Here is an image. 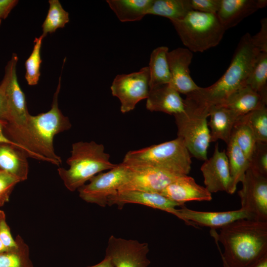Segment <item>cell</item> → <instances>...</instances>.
Returning a JSON list of instances; mask_svg holds the SVG:
<instances>
[{"label": "cell", "instance_id": "6da1fadb", "mask_svg": "<svg viewBox=\"0 0 267 267\" xmlns=\"http://www.w3.org/2000/svg\"><path fill=\"white\" fill-rule=\"evenodd\" d=\"M210 233L230 267H248L267 255V222L235 221Z\"/></svg>", "mask_w": 267, "mask_h": 267}, {"label": "cell", "instance_id": "7a4b0ae2", "mask_svg": "<svg viewBox=\"0 0 267 267\" xmlns=\"http://www.w3.org/2000/svg\"><path fill=\"white\" fill-rule=\"evenodd\" d=\"M260 52L253 44L252 36L249 33L244 34L223 75L212 85L206 88L200 87L187 94L186 99L198 106L208 109L211 106L222 104L233 92L246 86Z\"/></svg>", "mask_w": 267, "mask_h": 267}, {"label": "cell", "instance_id": "3957f363", "mask_svg": "<svg viewBox=\"0 0 267 267\" xmlns=\"http://www.w3.org/2000/svg\"><path fill=\"white\" fill-rule=\"evenodd\" d=\"M61 82L60 76L50 109L36 116L29 115L25 132L19 142L28 157L58 166L62 161L54 151V137L72 127L69 118L63 114L58 107Z\"/></svg>", "mask_w": 267, "mask_h": 267}, {"label": "cell", "instance_id": "277c9868", "mask_svg": "<svg viewBox=\"0 0 267 267\" xmlns=\"http://www.w3.org/2000/svg\"><path fill=\"white\" fill-rule=\"evenodd\" d=\"M71 152L66 161L69 168L57 169L65 186L70 191L78 190L94 176L117 165L110 162V155L104 151L103 145L94 141L75 142Z\"/></svg>", "mask_w": 267, "mask_h": 267}, {"label": "cell", "instance_id": "5b68a950", "mask_svg": "<svg viewBox=\"0 0 267 267\" xmlns=\"http://www.w3.org/2000/svg\"><path fill=\"white\" fill-rule=\"evenodd\" d=\"M122 163L128 165L147 166L178 175L190 171V154L180 138L126 153Z\"/></svg>", "mask_w": 267, "mask_h": 267}, {"label": "cell", "instance_id": "8992f818", "mask_svg": "<svg viewBox=\"0 0 267 267\" xmlns=\"http://www.w3.org/2000/svg\"><path fill=\"white\" fill-rule=\"evenodd\" d=\"M170 20L183 44L192 52L217 46L226 31L217 14L191 10L182 19Z\"/></svg>", "mask_w": 267, "mask_h": 267}, {"label": "cell", "instance_id": "52a82bcc", "mask_svg": "<svg viewBox=\"0 0 267 267\" xmlns=\"http://www.w3.org/2000/svg\"><path fill=\"white\" fill-rule=\"evenodd\" d=\"M183 112L174 116L178 129V137L183 141L189 153L205 161L210 142L207 118L209 109L201 107L184 99Z\"/></svg>", "mask_w": 267, "mask_h": 267}, {"label": "cell", "instance_id": "ba28073f", "mask_svg": "<svg viewBox=\"0 0 267 267\" xmlns=\"http://www.w3.org/2000/svg\"><path fill=\"white\" fill-rule=\"evenodd\" d=\"M242 188L238 193L241 209L248 220L267 222V176L249 167L241 181Z\"/></svg>", "mask_w": 267, "mask_h": 267}, {"label": "cell", "instance_id": "9c48e42d", "mask_svg": "<svg viewBox=\"0 0 267 267\" xmlns=\"http://www.w3.org/2000/svg\"><path fill=\"white\" fill-rule=\"evenodd\" d=\"M149 71L148 66L138 71L117 75L114 78L111 90L121 103L120 110L128 113L135 108L140 101L147 98L150 90Z\"/></svg>", "mask_w": 267, "mask_h": 267}, {"label": "cell", "instance_id": "30bf717a", "mask_svg": "<svg viewBox=\"0 0 267 267\" xmlns=\"http://www.w3.org/2000/svg\"><path fill=\"white\" fill-rule=\"evenodd\" d=\"M127 171V165L122 162L107 172L97 174L89 183L78 189L80 197L88 203L106 207L108 198L116 193L123 183Z\"/></svg>", "mask_w": 267, "mask_h": 267}, {"label": "cell", "instance_id": "8fae6325", "mask_svg": "<svg viewBox=\"0 0 267 267\" xmlns=\"http://www.w3.org/2000/svg\"><path fill=\"white\" fill-rule=\"evenodd\" d=\"M126 165L127 174L118 191L138 190L160 193L170 183L182 176L150 166Z\"/></svg>", "mask_w": 267, "mask_h": 267}, {"label": "cell", "instance_id": "7c38bea8", "mask_svg": "<svg viewBox=\"0 0 267 267\" xmlns=\"http://www.w3.org/2000/svg\"><path fill=\"white\" fill-rule=\"evenodd\" d=\"M18 60V56L14 53V60L6 88L9 120L4 126V132L8 135H17L24 132L30 115L25 94L17 79L16 65Z\"/></svg>", "mask_w": 267, "mask_h": 267}, {"label": "cell", "instance_id": "4fadbf2b", "mask_svg": "<svg viewBox=\"0 0 267 267\" xmlns=\"http://www.w3.org/2000/svg\"><path fill=\"white\" fill-rule=\"evenodd\" d=\"M149 251L147 243L111 235L105 256L114 267H147L150 264L147 258Z\"/></svg>", "mask_w": 267, "mask_h": 267}, {"label": "cell", "instance_id": "5bb4252c", "mask_svg": "<svg viewBox=\"0 0 267 267\" xmlns=\"http://www.w3.org/2000/svg\"><path fill=\"white\" fill-rule=\"evenodd\" d=\"M206 188L211 193L226 191L229 194L231 178L225 151H220L218 143L212 156L205 161L200 168Z\"/></svg>", "mask_w": 267, "mask_h": 267}, {"label": "cell", "instance_id": "9a60e30c", "mask_svg": "<svg viewBox=\"0 0 267 267\" xmlns=\"http://www.w3.org/2000/svg\"><path fill=\"white\" fill-rule=\"evenodd\" d=\"M192 58L193 52L187 48L178 47L167 54L171 76L170 84L178 92L186 95L200 88L190 74L189 66Z\"/></svg>", "mask_w": 267, "mask_h": 267}, {"label": "cell", "instance_id": "2e32d148", "mask_svg": "<svg viewBox=\"0 0 267 267\" xmlns=\"http://www.w3.org/2000/svg\"><path fill=\"white\" fill-rule=\"evenodd\" d=\"M131 203L159 209L175 216L177 212L176 207L183 206L160 193L138 190L118 191L110 196L107 200V205H116L119 209H122L125 204Z\"/></svg>", "mask_w": 267, "mask_h": 267}, {"label": "cell", "instance_id": "e0dca14e", "mask_svg": "<svg viewBox=\"0 0 267 267\" xmlns=\"http://www.w3.org/2000/svg\"><path fill=\"white\" fill-rule=\"evenodd\" d=\"M177 209L175 216L189 225L207 226L212 229L221 228L235 221L248 219L246 213L239 210L224 212H203L195 211L184 205Z\"/></svg>", "mask_w": 267, "mask_h": 267}, {"label": "cell", "instance_id": "ac0fdd59", "mask_svg": "<svg viewBox=\"0 0 267 267\" xmlns=\"http://www.w3.org/2000/svg\"><path fill=\"white\" fill-rule=\"evenodd\" d=\"M160 194L182 206L189 201H210L212 199L211 193L205 187L198 184L193 178L187 175L177 178Z\"/></svg>", "mask_w": 267, "mask_h": 267}, {"label": "cell", "instance_id": "d6986e66", "mask_svg": "<svg viewBox=\"0 0 267 267\" xmlns=\"http://www.w3.org/2000/svg\"><path fill=\"white\" fill-rule=\"evenodd\" d=\"M146 99V109L151 112L175 115L183 112L185 110L184 99L170 84L150 89Z\"/></svg>", "mask_w": 267, "mask_h": 267}, {"label": "cell", "instance_id": "ffe728a7", "mask_svg": "<svg viewBox=\"0 0 267 267\" xmlns=\"http://www.w3.org/2000/svg\"><path fill=\"white\" fill-rule=\"evenodd\" d=\"M267 4V0H221L217 15L226 30Z\"/></svg>", "mask_w": 267, "mask_h": 267}, {"label": "cell", "instance_id": "44dd1931", "mask_svg": "<svg viewBox=\"0 0 267 267\" xmlns=\"http://www.w3.org/2000/svg\"><path fill=\"white\" fill-rule=\"evenodd\" d=\"M267 100L245 86L231 94L221 105L230 110L238 119L249 113L267 106Z\"/></svg>", "mask_w": 267, "mask_h": 267}, {"label": "cell", "instance_id": "7402d4cb", "mask_svg": "<svg viewBox=\"0 0 267 267\" xmlns=\"http://www.w3.org/2000/svg\"><path fill=\"white\" fill-rule=\"evenodd\" d=\"M27 156L18 147L7 143H0V170L19 179L26 180L29 173Z\"/></svg>", "mask_w": 267, "mask_h": 267}, {"label": "cell", "instance_id": "603a6c76", "mask_svg": "<svg viewBox=\"0 0 267 267\" xmlns=\"http://www.w3.org/2000/svg\"><path fill=\"white\" fill-rule=\"evenodd\" d=\"M209 117L210 120L208 126L211 129L210 142L222 139L227 144L237 117L230 110L221 105L210 107Z\"/></svg>", "mask_w": 267, "mask_h": 267}, {"label": "cell", "instance_id": "cb8c5ba5", "mask_svg": "<svg viewBox=\"0 0 267 267\" xmlns=\"http://www.w3.org/2000/svg\"><path fill=\"white\" fill-rule=\"evenodd\" d=\"M154 0H107L106 2L122 22L141 20L148 14Z\"/></svg>", "mask_w": 267, "mask_h": 267}, {"label": "cell", "instance_id": "d4e9b609", "mask_svg": "<svg viewBox=\"0 0 267 267\" xmlns=\"http://www.w3.org/2000/svg\"><path fill=\"white\" fill-rule=\"evenodd\" d=\"M227 146L225 153L231 178L229 194H232L236 191L237 184L243 180L250 162L232 137Z\"/></svg>", "mask_w": 267, "mask_h": 267}, {"label": "cell", "instance_id": "484cf974", "mask_svg": "<svg viewBox=\"0 0 267 267\" xmlns=\"http://www.w3.org/2000/svg\"><path fill=\"white\" fill-rule=\"evenodd\" d=\"M168 52L167 46H160L154 49L151 53L148 66L150 89L171 82V76L167 59Z\"/></svg>", "mask_w": 267, "mask_h": 267}, {"label": "cell", "instance_id": "4316f807", "mask_svg": "<svg viewBox=\"0 0 267 267\" xmlns=\"http://www.w3.org/2000/svg\"><path fill=\"white\" fill-rule=\"evenodd\" d=\"M191 10L190 0H154L148 14L180 20Z\"/></svg>", "mask_w": 267, "mask_h": 267}, {"label": "cell", "instance_id": "83f0119b", "mask_svg": "<svg viewBox=\"0 0 267 267\" xmlns=\"http://www.w3.org/2000/svg\"><path fill=\"white\" fill-rule=\"evenodd\" d=\"M15 248L0 253V267H34L28 245L18 235Z\"/></svg>", "mask_w": 267, "mask_h": 267}, {"label": "cell", "instance_id": "f1b7e54d", "mask_svg": "<svg viewBox=\"0 0 267 267\" xmlns=\"http://www.w3.org/2000/svg\"><path fill=\"white\" fill-rule=\"evenodd\" d=\"M246 86L267 100V52H260L258 54Z\"/></svg>", "mask_w": 267, "mask_h": 267}, {"label": "cell", "instance_id": "f546056e", "mask_svg": "<svg viewBox=\"0 0 267 267\" xmlns=\"http://www.w3.org/2000/svg\"><path fill=\"white\" fill-rule=\"evenodd\" d=\"M49 8L42 25V35L44 38L48 34L62 28L69 22V14L62 7L58 0H48Z\"/></svg>", "mask_w": 267, "mask_h": 267}, {"label": "cell", "instance_id": "4dcf8cb0", "mask_svg": "<svg viewBox=\"0 0 267 267\" xmlns=\"http://www.w3.org/2000/svg\"><path fill=\"white\" fill-rule=\"evenodd\" d=\"M231 137L234 139L250 161L257 140L253 131L243 116L238 118L234 123Z\"/></svg>", "mask_w": 267, "mask_h": 267}, {"label": "cell", "instance_id": "1f68e13d", "mask_svg": "<svg viewBox=\"0 0 267 267\" xmlns=\"http://www.w3.org/2000/svg\"><path fill=\"white\" fill-rule=\"evenodd\" d=\"M44 38L41 35L39 37L35 39L32 51L25 61V78L29 86H35L39 83L42 63L41 51Z\"/></svg>", "mask_w": 267, "mask_h": 267}, {"label": "cell", "instance_id": "d6a6232c", "mask_svg": "<svg viewBox=\"0 0 267 267\" xmlns=\"http://www.w3.org/2000/svg\"><path fill=\"white\" fill-rule=\"evenodd\" d=\"M253 131L257 141L267 143V106L243 116Z\"/></svg>", "mask_w": 267, "mask_h": 267}, {"label": "cell", "instance_id": "836d02e7", "mask_svg": "<svg viewBox=\"0 0 267 267\" xmlns=\"http://www.w3.org/2000/svg\"><path fill=\"white\" fill-rule=\"evenodd\" d=\"M249 162L250 168L267 176V143L256 142Z\"/></svg>", "mask_w": 267, "mask_h": 267}, {"label": "cell", "instance_id": "e575fe53", "mask_svg": "<svg viewBox=\"0 0 267 267\" xmlns=\"http://www.w3.org/2000/svg\"><path fill=\"white\" fill-rule=\"evenodd\" d=\"M14 60V53L5 68L3 78L0 84V121L7 123L9 120V111L6 94V88L11 68Z\"/></svg>", "mask_w": 267, "mask_h": 267}, {"label": "cell", "instance_id": "d590c367", "mask_svg": "<svg viewBox=\"0 0 267 267\" xmlns=\"http://www.w3.org/2000/svg\"><path fill=\"white\" fill-rule=\"evenodd\" d=\"M20 182L16 177L0 170V207L9 201L14 188Z\"/></svg>", "mask_w": 267, "mask_h": 267}, {"label": "cell", "instance_id": "8d00e7d4", "mask_svg": "<svg viewBox=\"0 0 267 267\" xmlns=\"http://www.w3.org/2000/svg\"><path fill=\"white\" fill-rule=\"evenodd\" d=\"M221 0H190L192 10L203 13L217 14Z\"/></svg>", "mask_w": 267, "mask_h": 267}, {"label": "cell", "instance_id": "74e56055", "mask_svg": "<svg viewBox=\"0 0 267 267\" xmlns=\"http://www.w3.org/2000/svg\"><path fill=\"white\" fill-rule=\"evenodd\" d=\"M0 239L8 250L13 249L17 246L7 223L5 213L2 210H0Z\"/></svg>", "mask_w": 267, "mask_h": 267}, {"label": "cell", "instance_id": "f35d334b", "mask_svg": "<svg viewBox=\"0 0 267 267\" xmlns=\"http://www.w3.org/2000/svg\"><path fill=\"white\" fill-rule=\"evenodd\" d=\"M261 28L258 33L252 39L254 45L261 52H267V19L264 18L261 20Z\"/></svg>", "mask_w": 267, "mask_h": 267}, {"label": "cell", "instance_id": "ab89813d", "mask_svg": "<svg viewBox=\"0 0 267 267\" xmlns=\"http://www.w3.org/2000/svg\"><path fill=\"white\" fill-rule=\"evenodd\" d=\"M18 3L17 0H0V19H6Z\"/></svg>", "mask_w": 267, "mask_h": 267}, {"label": "cell", "instance_id": "60d3db41", "mask_svg": "<svg viewBox=\"0 0 267 267\" xmlns=\"http://www.w3.org/2000/svg\"><path fill=\"white\" fill-rule=\"evenodd\" d=\"M6 123V122H5L0 121V143H10V144L14 145L18 147L19 148H20L21 149H22L25 152L24 150L21 146L15 143V142L12 141L11 140H9L5 136L3 132V129H4V125H5Z\"/></svg>", "mask_w": 267, "mask_h": 267}, {"label": "cell", "instance_id": "b9f144b4", "mask_svg": "<svg viewBox=\"0 0 267 267\" xmlns=\"http://www.w3.org/2000/svg\"><path fill=\"white\" fill-rule=\"evenodd\" d=\"M88 267H114L112 264L110 259L106 256L104 259L98 264L94 266Z\"/></svg>", "mask_w": 267, "mask_h": 267}, {"label": "cell", "instance_id": "7bdbcfd3", "mask_svg": "<svg viewBox=\"0 0 267 267\" xmlns=\"http://www.w3.org/2000/svg\"><path fill=\"white\" fill-rule=\"evenodd\" d=\"M248 267H267V255Z\"/></svg>", "mask_w": 267, "mask_h": 267}, {"label": "cell", "instance_id": "ee69618b", "mask_svg": "<svg viewBox=\"0 0 267 267\" xmlns=\"http://www.w3.org/2000/svg\"><path fill=\"white\" fill-rule=\"evenodd\" d=\"M8 250L0 239V253Z\"/></svg>", "mask_w": 267, "mask_h": 267}, {"label": "cell", "instance_id": "f6af8a7d", "mask_svg": "<svg viewBox=\"0 0 267 267\" xmlns=\"http://www.w3.org/2000/svg\"><path fill=\"white\" fill-rule=\"evenodd\" d=\"M222 258V264H223V267H230L227 264V263L225 262V261L224 260V259Z\"/></svg>", "mask_w": 267, "mask_h": 267}, {"label": "cell", "instance_id": "bcb514c9", "mask_svg": "<svg viewBox=\"0 0 267 267\" xmlns=\"http://www.w3.org/2000/svg\"><path fill=\"white\" fill-rule=\"evenodd\" d=\"M1 21L2 20L0 19V25L1 23Z\"/></svg>", "mask_w": 267, "mask_h": 267}]
</instances>
